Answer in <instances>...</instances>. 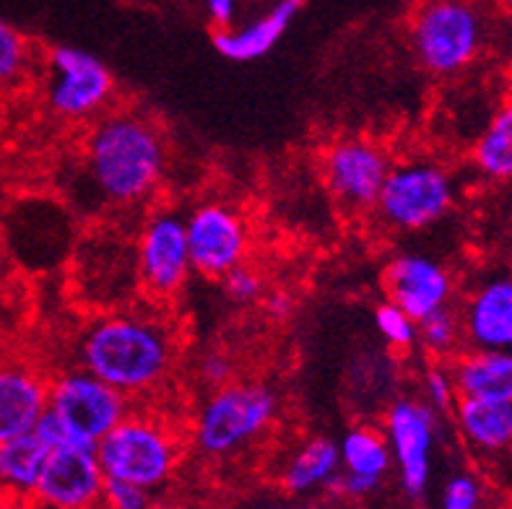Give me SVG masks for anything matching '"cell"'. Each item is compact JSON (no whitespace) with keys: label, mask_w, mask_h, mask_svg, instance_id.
Wrapping results in <instances>:
<instances>
[{"label":"cell","mask_w":512,"mask_h":509,"mask_svg":"<svg viewBox=\"0 0 512 509\" xmlns=\"http://www.w3.org/2000/svg\"><path fill=\"white\" fill-rule=\"evenodd\" d=\"M50 372L29 359H0V442L34 432L47 408Z\"/></svg>","instance_id":"cell-16"},{"label":"cell","mask_w":512,"mask_h":509,"mask_svg":"<svg viewBox=\"0 0 512 509\" xmlns=\"http://www.w3.org/2000/svg\"><path fill=\"white\" fill-rule=\"evenodd\" d=\"M383 289L416 323L458 304V281L442 260L424 252H398L385 263Z\"/></svg>","instance_id":"cell-13"},{"label":"cell","mask_w":512,"mask_h":509,"mask_svg":"<svg viewBox=\"0 0 512 509\" xmlns=\"http://www.w3.org/2000/svg\"><path fill=\"white\" fill-rule=\"evenodd\" d=\"M463 442L479 455L512 452V403L487 398H458L453 413Z\"/></svg>","instance_id":"cell-18"},{"label":"cell","mask_w":512,"mask_h":509,"mask_svg":"<svg viewBox=\"0 0 512 509\" xmlns=\"http://www.w3.org/2000/svg\"><path fill=\"white\" fill-rule=\"evenodd\" d=\"M440 419V413L427 406L422 395H398L383 413V434L398 481L411 499L424 497L432 478Z\"/></svg>","instance_id":"cell-12"},{"label":"cell","mask_w":512,"mask_h":509,"mask_svg":"<svg viewBox=\"0 0 512 509\" xmlns=\"http://www.w3.org/2000/svg\"><path fill=\"white\" fill-rule=\"evenodd\" d=\"M193 271L219 281L250 260L253 232L240 208L221 198H206L185 213Z\"/></svg>","instance_id":"cell-11"},{"label":"cell","mask_w":512,"mask_h":509,"mask_svg":"<svg viewBox=\"0 0 512 509\" xmlns=\"http://www.w3.org/2000/svg\"><path fill=\"white\" fill-rule=\"evenodd\" d=\"M78 367L133 403H149L175 380L182 338L167 307H120L91 317L73 343Z\"/></svg>","instance_id":"cell-1"},{"label":"cell","mask_w":512,"mask_h":509,"mask_svg":"<svg viewBox=\"0 0 512 509\" xmlns=\"http://www.w3.org/2000/svg\"><path fill=\"white\" fill-rule=\"evenodd\" d=\"M195 377L203 390H214V387L227 385V382L237 380V364L232 356L221 348H208L195 359Z\"/></svg>","instance_id":"cell-29"},{"label":"cell","mask_w":512,"mask_h":509,"mask_svg":"<svg viewBox=\"0 0 512 509\" xmlns=\"http://www.w3.org/2000/svg\"><path fill=\"white\" fill-rule=\"evenodd\" d=\"M489 26L474 0H424L409 29L419 71L450 81L474 68L487 50Z\"/></svg>","instance_id":"cell-5"},{"label":"cell","mask_w":512,"mask_h":509,"mask_svg":"<svg viewBox=\"0 0 512 509\" xmlns=\"http://www.w3.org/2000/svg\"><path fill=\"white\" fill-rule=\"evenodd\" d=\"M133 255L138 289L143 291L146 302L169 307L195 273L185 216L175 208H151L136 234Z\"/></svg>","instance_id":"cell-9"},{"label":"cell","mask_w":512,"mask_h":509,"mask_svg":"<svg viewBox=\"0 0 512 509\" xmlns=\"http://www.w3.org/2000/svg\"><path fill=\"white\" fill-rule=\"evenodd\" d=\"M3 284H6V260L0 255V289H3Z\"/></svg>","instance_id":"cell-36"},{"label":"cell","mask_w":512,"mask_h":509,"mask_svg":"<svg viewBox=\"0 0 512 509\" xmlns=\"http://www.w3.org/2000/svg\"><path fill=\"white\" fill-rule=\"evenodd\" d=\"M169 169V146L154 117L117 107L86 125L78 174L91 200L110 211H136L154 203Z\"/></svg>","instance_id":"cell-2"},{"label":"cell","mask_w":512,"mask_h":509,"mask_svg":"<svg viewBox=\"0 0 512 509\" xmlns=\"http://www.w3.org/2000/svg\"><path fill=\"white\" fill-rule=\"evenodd\" d=\"M502 8V13H505V19H507V26H510V32H512V0H497Z\"/></svg>","instance_id":"cell-35"},{"label":"cell","mask_w":512,"mask_h":509,"mask_svg":"<svg viewBox=\"0 0 512 509\" xmlns=\"http://www.w3.org/2000/svg\"><path fill=\"white\" fill-rule=\"evenodd\" d=\"M422 398L427 406L435 408L440 416L453 413L455 403H458V387H455L453 372H450L448 361L429 359L427 369L422 374Z\"/></svg>","instance_id":"cell-27"},{"label":"cell","mask_w":512,"mask_h":509,"mask_svg":"<svg viewBox=\"0 0 512 509\" xmlns=\"http://www.w3.org/2000/svg\"><path fill=\"white\" fill-rule=\"evenodd\" d=\"M281 398L263 380H232L206 390L188 426L193 450L203 458H229L258 442L279 419Z\"/></svg>","instance_id":"cell-4"},{"label":"cell","mask_w":512,"mask_h":509,"mask_svg":"<svg viewBox=\"0 0 512 509\" xmlns=\"http://www.w3.org/2000/svg\"><path fill=\"white\" fill-rule=\"evenodd\" d=\"M219 284L224 297L237 307H250V304L263 302V297H266V278L255 265H250V260L237 265L224 278H219Z\"/></svg>","instance_id":"cell-28"},{"label":"cell","mask_w":512,"mask_h":509,"mask_svg":"<svg viewBox=\"0 0 512 509\" xmlns=\"http://www.w3.org/2000/svg\"><path fill=\"white\" fill-rule=\"evenodd\" d=\"M390 167V151L370 136H336L320 154L325 190L351 216H370Z\"/></svg>","instance_id":"cell-10"},{"label":"cell","mask_w":512,"mask_h":509,"mask_svg":"<svg viewBox=\"0 0 512 509\" xmlns=\"http://www.w3.org/2000/svg\"><path fill=\"white\" fill-rule=\"evenodd\" d=\"M419 348L435 361H450L461 354L466 348V336L458 304L419 320Z\"/></svg>","instance_id":"cell-24"},{"label":"cell","mask_w":512,"mask_h":509,"mask_svg":"<svg viewBox=\"0 0 512 509\" xmlns=\"http://www.w3.org/2000/svg\"><path fill=\"white\" fill-rule=\"evenodd\" d=\"M440 509H484V491L471 473H455L442 489Z\"/></svg>","instance_id":"cell-30"},{"label":"cell","mask_w":512,"mask_h":509,"mask_svg":"<svg viewBox=\"0 0 512 509\" xmlns=\"http://www.w3.org/2000/svg\"><path fill=\"white\" fill-rule=\"evenodd\" d=\"M341 471V450L331 437H312L299 445L281 471V486L289 494H310L328 489Z\"/></svg>","instance_id":"cell-21"},{"label":"cell","mask_w":512,"mask_h":509,"mask_svg":"<svg viewBox=\"0 0 512 509\" xmlns=\"http://www.w3.org/2000/svg\"><path fill=\"white\" fill-rule=\"evenodd\" d=\"M104 484L94 447L60 445L47 455L32 502L50 509H99Z\"/></svg>","instance_id":"cell-14"},{"label":"cell","mask_w":512,"mask_h":509,"mask_svg":"<svg viewBox=\"0 0 512 509\" xmlns=\"http://www.w3.org/2000/svg\"><path fill=\"white\" fill-rule=\"evenodd\" d=\"M0 509H32V502H26V499H16V497H6V494H0Z\"/></svg>","instance_id":"cell-34"},{"label":"cell","mask_w":512,"mask_h":509,"mask_svg":"<svg viewBox=\"0 0 512 509\" xmlns=\"http://www.w3.org/2000/svg\"><path fill=\"white\" fill-rule=\"evenodd\" d=\"M185 434L154 403H133L120 424L97 445L104 476L159 491L175 476Z\"/></svg>","instance_id":"cell-3"},{"label":"cell","mask_w":512,"mask_h":509,"mask_svg":"<svg viewBox=\"0 0 512 509\" xmlns=\"http://www.w3.org/2000/svg\"><path fill=\"white\" fill-rule=\"evenodd\" d=\"M50 447L34 432L0 442V494L32 502Z\"/></svg>","instance_id":"cell-20"},{"label":"cell","mask_w":512,"mask_h":509,"mask_svg":"<svg viewBox=\"0 0 512 509\" xmlns=\"http://www.w3.org/2000/svg\"><path fill=\"white\" fill-rule=\"evenodd\" d=\"M234 8H237V0H206V11L211 24L224 29V26H232Z\"/></svg>","instance_id":"cell-33"},{"label":"cell","mask_w":512,"mask_h":509,"mask_svg":"<svg viewBox=\"0 0 512 509\" xmlns=\"http://www.w3.org/2000/svg\"><path fill=\"white\" fill-rule=\"evenodd\" d=\"M299 8H302V0H279L271 11L240 29L224 26L214 34L216 52L232 63H253V60L266 58L268 52L279 45V39L286 34Z\"/></svg>","instance_id":"cell-17"},{"label":"cell","mask_w":512,"mask_h":509,"mask_svg":"<svg viewBox=\"0 0 512 509\" xmlns=\"http://www.w3.org/2000/svg\"><path fill=\"white\" fill-rule=\"evenodd\" d=\"M133 400L71 364L50 374L47 413L58 421L65 445L94 447L128 416Z\"/></svg>","instance_id":"cell-7"},{"label":"cell","mask_w":512,"mask_h":509,"mask_svg":"<svg viewBox=\"0 0 512 509\" xmlns=\"http://www.w3.org/2000/svg\"><path fill=\"white\" fill-rule=\"evenodd\" d=\"M448 364L461 398L512 403V351L463 348Z\"/></svg>","instance_id":"cell-19"},{"label":"cell","mask_w":512,"mask_h":509,"mask_svg":"<svg viewBox=\"0 0 512 509\" xmlns=\"http://www.w3.org/2000/svg\"><path fill=\"white\" fill-rule=\"evenodd\" d=\"M34 65H37V52L32 42L11 21L0 16V89H11L29 81Z\"/></svg>","instance_id":"cell-25"},{"label":"cell","mask_w":512,"mask_h":509,"mask_svg":"<svg viewBox=\"0 0 512 509\" xmlns=\"http://www.w3.org/2000/svg\"><path fill=\"white\" fill-rule=\"evenodd\" d=\"M263 310L268 312L271 320H286L294 312V299L286 291H266L263 297Z\"/></svg>","instance_id":"cell-32"},{"label":"cell","mask_w":512,"mask_h":509,"mask_svg":"<svg viewBox=\"0 0 512 509\" xmlns=\"http://www.w3.org/2000/svg\"><path fill=\"white\" fill-rule=\"evenodd\" d=\"M99 509H154V491L107 478Z\"/></svg>","instance_id":"cell-31"},{"label":"cell","mask_w":512,"mask_h":509,"mask_svg":"<svg viewBox=\"0 0 512 509\" xmlns=\"http://www.w3.org/2000/svg\"><path fill=\"white\" fill-rule=\"evenodd\" d=\"M338 450H341V473L362 478L375 489L383 484V478L393 468L388 439H385L383 429H377V426H351L341 439Z\"/></svg>","instance_id":"cell-22"},{"label":"cell","mask_w":512,"mask_h":509,"mask_svg":"<svg viewBox=\"0 0 512 509\" xmlns=\"http://www.w3.org/2000/svg\"><path fill=\"white\" fill-rule=\"evenodd\" d=\"M466 348L512 351V273L481 278L458 302Z\"/></svg>","instance_id":"cell-15"},{"label":"cell","mask_w":512,"mask_h":509,"mask_svg":"<svg viewBox=\"0 0 512 509\" xmlns=\"http://www.w3.org/2000/svg\"><path fill=\"white\" fill-rule=\"evenodd\" d=\"M471 164L489 182H512V97L497 107L471 146Z\"/></svg>","instance_id":"cell-23"},{"label":"cell","mask_w":512,"mask_h":509,"mask_svg":"<svg viewBox=\"0 0 512 509\" xmlns=\"http://www.w3.org/2000/svg\"><path fill=\"white\" fill-rule=\"evenodd\" d=\"M458 203L453 169L432 156L393 162L372 221L388 234H416L445 221Z\"/></svg>","instance_id":"cell-6"},{"label":"cell","mask_w":512,"mask_h":509,"mask_svg":"<svg viewBox=\"0 0 512 509\" xmlns=\"http://www.w3.org/2000/svg\"><path fill=\"white\" fill-rule=\"evenodd\" d=\"M117 81L97 55L71 45H55L45 55V104L52 117L89 125L112 110Z\"/></svg>","instance_id":"cell-8"},{"label":"cell","mask_w":512,"mask_h":509,"mask_svg":"<svg viewBox=\"0 0 512 509\" xmlns=\"http://www.w3.org/2000/svg\"><path fill=\"white\" fill-rule=\"evenodd\" d=\"M372 325H375L377 338L393 354H409L411 348L419 346V323L388 299L375 307Z\"/></svg>","instance_id":"cell-26"}]
</instances>
